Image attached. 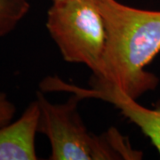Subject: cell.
<instances>
[{"label":"cell","mask_w":160,"mask_h":160,"mask_svg":"<svg viewBox=\"0 0 160 160\" xmlns=\"http://www.w3.org/2000/svg\"><path fill=\"white\" fill-rule=\"evenodd\" d=\"M107 40L93 81L113 86L138 100L155 90L158 78L146 67L160 52V11L139 9L118 0H97Z\"/></svg>","instance_id":"1"},{"label":"cell","mask_w":160,"mask_h":160,"mask_svg":"<svg viewBox=\"0 0 160 160\" xmlns=\"http://www.w3.org/2000/svg\"><path fill=\"white\" fill-rule=\"evenodd\" d=\"M36 99L40 109L38 132L46 135L51 145V160L142 159V152L135 150L128 139L116 128L102 135L88 131L78 112V95L64 103L50 102L42 91Z\"/></svg>","instance_id":"2"},{"label":"cell","mask_w":160,"mask_h":160,"mask_svg":"<svg viewBox=\"0 0 160 160\" xmlns=\"http://www.w3.org/2000/svg\"><path fill=\"white\" fill-rule=\"evenodd\" d=\"M46 28L68 62L96 74L106 46V23L97 0H57L47 12Z\"/></svg>","instance_id":"3"},{"label":"cell","mask_w":160,"mask_h":160,"mask_svg":"<svg viewBox=\"0 0 160 160\" xmlns=\"http://www.w3.org/2000/svg\"><path fill=\"white\" fill-rule=\"evenodd\" d=\"M79 92L85 99L93 98L112 104L149 138L160 156V105L152 109L144 107L137 100L107 84H97L91 88L82 87Z\"/></svg>","instance_id":"4"},{"label":"cell","mask_w":160,"mask_h":160,"mask_svg":"<svg viewBox=\"0 0 160 160\" xmlns=\"http://www.w3.org/2000/svg\"><path fill=\"white\" fill-rule=\"evenodd\" d=\"M40 109L37 99L17 120L0 127V160H36Z\"/></svg>","instance_id":"5"},{"label":"cell","mask_w":160,"mask_h":160,"mask_svg":"<svg viewBox=\"0 0 160 160\" xmlns=\"http://www.w3.org/2000/svg\"><path fill=\"white\" fill-rule=\"evenodd\" d=\"M29 10V0H0V38L16 29Z\"/></svg>","instance_id":"6"},{"label":"cell","mask_w":160,"mask_h":160,"mask_svg":"<svg viewBox=\"0 0 160 160\" xmlns=\"http://www.w3.org/2000/svg\"><path fill=\"white\" fill-rule=\"evenodd\" d=\"M15 113V105L8 99L6 92H0V127L12 122Z\"/></svg>","instance_id":"7"},{"label":"cell","mask_w":160,"mask_h":160,"mask_svg":"<svg viewBox=\"0 0 160 160\" xmlns=\"http://www.w3.org/2000/svg\"><path fill=\"white\" fill-rule=\"evenodd\" d=\"M53 1H57V0H52V2H53Z\"/></svg>","instance_id":"8"}]
</instances>
